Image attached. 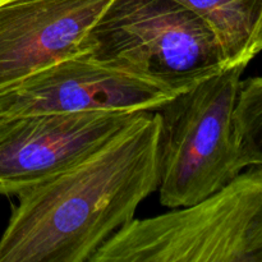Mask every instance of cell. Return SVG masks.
I'll return each instance as SVG.
<instances>
[{"label":"cell","mask_w":262,"mask_h":262,"mask_svg":"<svg viewBox=\"0 0 262 262\" xmlns=\"http://www.w3.org/2000/svg\"><path fill=\"white\" fill-rule=\"evenodd\" d=\"M89 262H262V165L201 201L133 217Z\"/></svg>","instance_id":"cell-2"},{"label":"cell","mask_w":262,"mask_h":262,"mask_svg":"<svg viewBox=\"0 0 262 262\" xmlns=\"http://www.w3.org/2000/svg\"><path fill=\"white\" fill-rule=\"evenodd\" d=\"M232 137L242 170L262 165V78L241 79L230 117Z\"/></svg>","instance_id":"cell-9"},{"label":"cell","mask_w":262,"mask_h":262,"mask_svg":"<svg viewBox=\"0 0 262 262\" xmlns=\"http://www.w3.org/2000/svg\"><path fill=\"white\" fill-rule=\"evenodd\" d=\"M82 54L174 94L227 68L211 28L174 0H112Z\"/></svg>","instance_id":"cell-3"},{"label":"cell","mask_w":262,"mask_h":262,"mask_svg":"<svg viewBox=\"0 0 262 262\" xmlns=\"http://www.w3.org/2000/svg\"><path fill=\"white\" fill-rule=\"evenodd\" d=\"M3 2V0H0V3H2Z\"/></svg>","instance_id":"cell-10"},{"label":"cell","mask_w":262,"mask_h":262,"mask_svg":"<svg viewBox=\"0 0 262 262\" xmlns=\"http://www.w3.org/2000/svg\"><path fill=\"white\" fill-rule=\"evenodd\" d=\"M112 0H3L0 90L82 54V42Z\"/></svg>","instance_id":"cell-7"},{"label":"cell","mask_w":262,"mask_h":262,"mask_svg":"<svg viewBox=\"0 0 262 262\" xmlns=\"http://www.w3.org/2000/svg\"><path fill=\"white\" fill-rule=\"evenodd\" d=\"M145 113L92 110L0 118V194L17 196L77 165Z\"/></svg>","instance_id":"cell-5"},{"label":"cell","mask_w":262,"mask_h":262,"mask_svg":"<svg viewBox=\"0 0 262 262\" xmlns=\"http://www.w3.org/2000/svg\"><path fill=\"white\" fill-rule=\"evenodd\" d=\"M207 23L225 66L247 64L262 48V0H174Z\"/></svg>","instance_id":"cell-8"},{"label":"cell","mask_w":262,"mask_h":262,"mask_svg":"<svg viewBox=\"0 0 262 262\" xmlns=\"http://www.w3.org/2000/svg\"><path fill=\"white\" fill-rule=\"evenodd\" d=\"M247 64H237L174 95L160 115V202L169 209L206 199L242 171L230 117Z\"/></svg>","instance_id":"cell-4"},{"label":"cell","mask_w":262,"mask_h":262,"mask_svg":"<svg viewBox=\"0 0 262 262\" xmlns=\"http://www.w3.org/2000/svg\"><path fill=\"white\" fill-rule=\"evenodd\" d=\"M160 115L137 122L77 165L17 194L0 262H89L158 189Z\"/></svg>","instance_id":"cell-1"},{"label":"cell","mask_w":262,"mask_h":262,"mask_svg":"<svg viewBox=\"0 0 262 262\" xmlns=\"http://www.w3.org/2000/svg\"><path fill=\"white\" fill-rule=\"evenodd\" d=\"M174 95L78 54L0 90V118L92 110L154 112Z\"/></svg>","instance_id":"cell-6"}]
</instances>
